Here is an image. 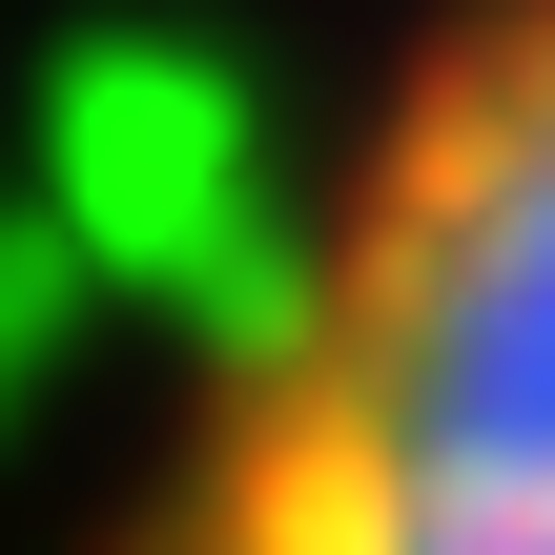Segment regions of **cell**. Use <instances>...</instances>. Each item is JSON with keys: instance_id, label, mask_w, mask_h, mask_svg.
<instances>
[{"instance_id": "1", "label": "cell", "mask_w": 555, "mask_h": 555, "mask_svg": "<svg viewBox=\"0 0 555 555\" xmlns=\"http://www.w3.org/2000/svg\"><path fill=\"white\" fill-rule=\"evenodd\" d=\"M144 555H555V0H474L371 103Z\"/></svg>"}]
</instances>
